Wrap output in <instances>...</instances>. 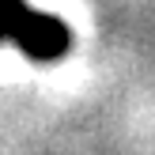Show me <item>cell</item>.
<instances>
[{"instance_id": "cell-1", "label": "cell", "mask_w": 155, "mask_h": 155, "mask_svg": "<svg viewBox=\"0 0 155 155\" xmlns=\"http://www.w3.org/2000/svg\"><path fill=\"white\" fill-rule=\"evenodd\" d=\"M0 38H15L34 61H53L68 49L64 23L27 8L23 0H0Z\"/></svg>"}]
</instances>
